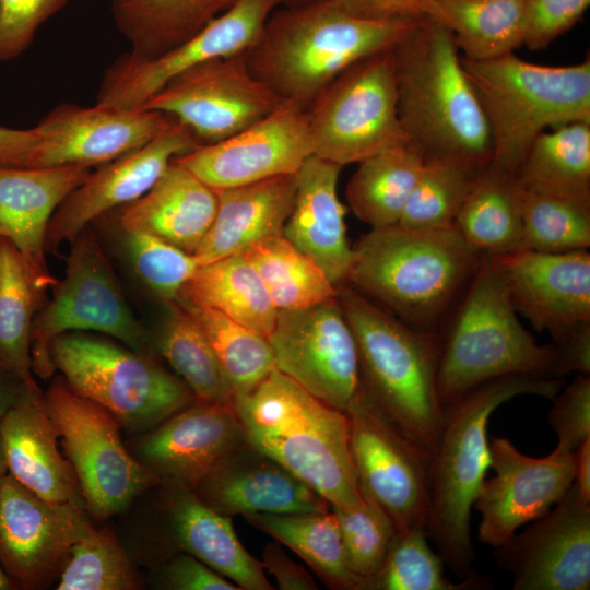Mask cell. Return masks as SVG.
<instances>
[{
    "label": "cell",
    "instance_id": "6f0895ef",
    "mask_svg": "<svg viewBox=\"0 0 590 590\" xmlns=\"http://www.w3.org/2000/svg\"><path fill=\"white\" fill-rule=\"evenodd\" d=\"M556 346L558 349L555 371L557 378H563L574 371L590 374V322L579 326Z\"/></svg>",
    "mask_w": 590,
    "mask_h": 590
},
{
    "label": "cell",
    "instance_id": "30bf717a",
    "mask_svg": "<svg viewBox=\"0 0 590 590\" xmlns=\"http://www.w3.org/2000/svg\"><path fill=\"white\" fill-rule=\"evenodd\" d=\"M51 288V297L37 310L33 322L34 375L44 380L54 376L51 343L70 332L103 334L137 352L153 355L152 337L131 310L90 226L70 241L64 274Z\"/></svg>",
    "mask_w": 590,
    "mask_h": 590
},
{
    "label": "cell",
    "instance_id": "ba28073f",
    "mask_svg": "<svg viewBox=\"0 0 590 590\" xmlns=\"http://www.w3.org/2000/svg\"><path fill=\"white\" fill-rule=\"evenodd\" d=\"M485 113L491 165L518 173L546 127L590 122V60L564 67L524 61L514 52L474 61L461 58Z\"/></svg>",
    "mask_w": 590,
    "mask_h": 590
},
{
    "label": "cell",
    "instance_id": "11a10c76",
    "mask_svg": "<svg viewBox=\"0 0 590 590\" xmlns=\"http://www.w3.org/2000/svg\"><path fill=\"white\" fill-rule=\"evenodd\" d=\"M263 568L275 579L281 590H316L317 583L305 567L292 560L282 547L275 543H268L262 552Z\"/></svg>",
    "mask_w": 590,
    "mask_h": 590
},
{
    "label": "cell",
    "instance_id": "d4e9b609",
    "mask_svg": "<svg viewBox=\"0 0 590 590\" xmlns=\"http://www.w3.org/2000/svg\"><path fill=\"white\" fill-rule=\"evenodd\" d=\"M91 168L0 166V238L17 250L44 304L48 288L57 281L46 260L49 222L61 202L88 177Z\"/></svg>",
    "mask_w": 590,
    "mask_h": 590
},
{
    "label": "cell",
    "instance_id": "ac0fdd59",
    "mask_svg": "<svg viewBox=\"0 0 590 590\" xmlns=\"http://www.w3.org/2000/svg\"><path fill=\"white\" fill-rule=\"evenodd\" d=\"M489 469L473 507L480 512L479 540L494 548L521 526L545 515L574 484V451L556 445L543 458L519 451L505 437L489 440Z\"/></svg>",
    "mask_w": 590,
    "mask_h": 590
},
{
    "label": "cell",
    "instance_id": "4316f807",
    "mask_svg": "<svg viewBox=\"0 0 590 590\" xmlns=\"http://www.w3.org/2000/svg\"><path fill=\"white\" fill-rule=\"evenodd\" d=\"M8 472L39 497L85 508L74 470L58 447V432L40 389L24 387L0 421Z\"/></svg>",
    "mask_w": 590,
    "mask_h": 590
},
{
    "label": "cell",
    "instance_id": "9c48e42d",
    "mask_svg": "<svg viewBox=\"0 0 590 590\" xmlns=\"http://www.w3.org/2000/svg\"><path fill=\"white\" fill-rule=\"evenodd\" d=\"M56 371L82 397L110 412L121 427L144 433L196 400L153 355L103 334L70 332L50 346Z\"/></svg>",
    "mask_w": 590,
    "mask_h": 590
},
{
    "label": "cell",
    "instance_id": "681fc988",
    "mask_svg": "<svg viewBox=\"0 0 590 590\" xmlns=\"http://www.w3.org/2000/svg\"><path fill=\"white\" fill-rule=\"evenodd\" d=\"M71 0H0V61L19 57L37 28Z\"/></svg>",
    "mask_w": 590,
    "mask_h": 590
},
{
    "label": "cell",
    "instance_id": "5b68a950",
    "mask_svg": "<svg viewBox=\"0 0 590 590\" xmlns=\"http://www.w3.org/2000/svg\"><path fill=\"white\" fill-rule=\"evenodd\" d=\"M352 252L346 283L427 333H436L458 303L482 256L455 226L416 229L399 223L373 227Z\"/></svg>",
    "mask_w": 590,
    "mask_h": 590
},
{
    "label": "cell",
    "instance_id": "ee69618b",
    "mask_svg": "<svg viewBox=\"0 0 590 590\" xmlns=\"http://www.w3.org/2000/svg\"><path fill=\"white\" fill-rule=\"evenodd\" d=\"M482 170L453 160L424 161L398 223L416 229L455 226L471 186Z\"/></svg>",
    "mask_w": 590,
    "mask_h": 590
},
{
    "label": "cell",
    "instance_id": "f6af8a7d",
    "mask_svg": "<svg viewBox=\"0 0 590 590\" xmlns=\"http://www.w3.org/2000/svg\"><path fill=\"white\" fill-rule=\"evenodd\" d=\"M140 579L116 536L93 524L73 545L56 582L58 590H135Z\"/></svg>",
    "mask_w": 590,
    "mask_h": 590
},
{
    "label": "cell",
    "instance_id": "74e56055",
    "mask_svg": "<svg viewBox=\"0 0 590 590\" xmlns=\"http://www.w3.org/2000/svg\"><path fill=\"white\" fill-rule=\"evenodd\" d=\"M166 305V316L151 334L154 351L165 358L197 401L234 406L235 397L202 329L178 300Z\"/></svg>",
    "mask_w": 590,
    "mask_h": 590
},
{
    "label": "cell",
    "instance_id": "277c9868",
    "mask_svg": "<svg viewBox=\"0 0 590 590\" xmlns=\"http://www.w3.org/2000/svg\"><path fill=\"white\" fill-rule=\"evenodd\" d=\"M247 442L306 483L330 506L364 505L340 411L273 368L250 392L235 397Z\"/></svg>",
    "mask_w": 590,
    "mask_h": 590
},
{
    "label": "cell",
    "instance_id": "603a6c76",
    "mask_svg": "<svg viewBox=\"0 0 590 590\" xmlns=\"http://www.w3.org/2000/svg\"><path fill=\"white\" fill-rule=\"evenodd\" d=\"M169 120L145 108L63 104L35 126L39 144L34 168L103 165L150 142Z\"/></svg>",
    "mask_w": 590,
    "mask_h": 590
},
{
    "label": "cell",
    "instance_id": "ab89813d",
    "mask_svg": "<svg viewBox=\"0 0 590 590\" xmlns=\"http://www.w3.org/2000/svg\"><path fill=\"white\" fill-rule=\"evenodd\" d=\"M43 305L20 253L0 238V370L35 390L32 328Z\"/></svg>",
    "mask_w": 590,
    "mask_h": 590
},
{
    "label": "cell",
    "instance_id": "cb8c5ba5",
    "mask_svg": "<svg viewBox=\"0 0 590 590\" xmlns=\"http://www.w3.org/2000/svg\"><path fill=\"white\" fill-rule=\"evenodd\" d=\"M245 444L235 406L194 401L141 433L131 452L162 483L192 488L217 462Z\"/></svg>",
    "mask_w": 590,
    "mask_h": 590
},
{
    "label": "cell",
    "instance_id": "484cf974",
    "mask_svg": "<svg viewBox=\"0 0 590 590\" xmlns=\"http://www.w3.org/2000/svg\"><path fill=\"white\" fill-rule=\"evenodd\" d=\"M190 489L204 505L229 518L330 509L311 487L248 442L217 462Z\"/></svg>",
    "mask_w": 590,
    "mask_h": 590
},
{
    "label": "cell",
    "instance_id": "be15d7a7",
    "mask_svg": "<svg viewBox=\"0 0 590 590\" xmlns=\"http://www.w3.org/2000/svg\"><path fill=\"white\" fill-rule=\"evenodd\" d=\"M9 472H8L7 458H5V453H4L2 439H1V436H0V481Z\"/></svg>",
    "mask_w": 590,
    "mask_h": 590
},
{
    "label": "cell",
    "instance_id": "d6986e66",
    "mask_svg": "<svg viewBox=\"0 0 590 590\" xmlns=\"http://www.w3.org/2000/svg\"><path fill=\"white\" fill-rule=\"evenodd\" d=\"M314 155L306 109L283 101L264 118L222 141L175 158L214 190L296 174Z\"/></svg>",
    "mask_w": 590,
    "mask_h": 590
},
{
    "label": "cell",
    "instance_id": "bcb514c9",
    "mask_svg": "<svg viewBox=\"0 0 590 590\" xmlns=\"http://www.w3.org/2000/svg\"><path fill=\"white\" fill-rule=\"evenodd\" d=\"M424 529L394 533L386 559L369 590H465L481 589L483 579L471 575L461 582L445 576V563L427 543Z\"/></svg>",
    "mask_w": 590,
    "mask_h": 590
},
{
    "label": "cell",
    "instance_id": "d6a6232c",
    "mask_svg": "<svg viewBox=\"0 0 590 590\" xmlns=\"http://www.w3.org/2000/svg\"><path fill=\"white\" fill-rule=\"evenodd\" d=\"M235 1L111 0V12L130 43L128 55L150 60L191 38Z\"/></svg>",
    "mask_w": 590,
    "mask_h": 590
},
{
    "label": "cell",
    "instance_id": "ffe728a7",
    "mask_svg": "<svg viewBox=\"0 0 590 590\" xmlns=\"http://www.w3.org/2000/svg\"><path fill=\"white\" fill-rule=\"evenodd\" d=\"M553 509L496 547L514 590L590 588V503L573 484Z\"/></svg>",
    "mask_w": 590,
    "mask_h": 590
},
{
    "label": "cell",
    "instance_id": "7c38bea8",
    "mask_svg": "<svg viewBox=\"0 0 590 590\" xmlns=\"http://www.w3.org/2000/svg\"><path fill=\"white\" fill-rule=\"evenodd\" d=\"M306 113L314 155L342 167L408 144L398 114L392 49L344 70Z\"/></svg>",
    "mask_w": 590,
    "mask_h": 590
},
{
    "label": "cell",
    "instance_id": "e575fe53",
    "mask_svg": "<svg viewBox=\"0 0 590 590\" xmlns=\"http://www.w3.org/2000/svg\"><path fill=\"white\" fill-rule=\"evenodd\" d=\"M246 521L296 553L323 580L338 590H367L366 581L347 566L333 512L244 516Z\"/></svg>",
    "mask_w": 590,
    "mask_h": 590
},
{
    "label": "cell",
    "instance_id": "4fadbf2b",
    "mask_svg": "<svg viewBox=\"0 0 590 590\" xmlns=\"http://www.w3.org/2000/svg\"><path fill=\"white\" fill-rule=\"evenodd\" d=\"M361 492L391 519L396 533L424 529L430 509V456L361 392L345 411Z\"/></svg>",
    "mask_w": 590,
    "mask_h": 590
},
{
    "label": "cell",
    "instance_id": "3957f363",
    "mask_svg": "<svg viewBox=\"0 0 590 590\" xmlns=\"http://www.w3.org/2000/svg\"><path fill=\"white\" fill-rule=\"evenodd\" d=\"M422 19L364 20L331 0L276 8L246 51L247 63L282 101L307 109L344 70L393 49Z\"/></svg>",
    "mask_w": 590,
    "mask_h": 590
},
{
    "label": "cell",
    "instance_id": "7402d4cb",
    "mask_svg": "<svg viewBox=\"0 0 590 590\" xmlns=\"http://www.w3.org/2000/svg\"><path fill=\"white\" fill-rule=\"evenodd\" d=\"M491 257V256H489ZM516 311L555 344L590 322L588 250L541 252L522 249L492 257Z\"/></svg>",
    "mask_w": 590,
    "mask_h": 590
},
{
    "label": "cell",
    "instance_id": "4dcf8cb0",
    "mask_svg": "<svg viewBox=\"0 0 590 590\" xmlns=\"http://www.w3.org/2000/svg\"><path fill=\"white\" fill-rule=\"evenodd\" d=\"M215 191L217 209L213 223L193 252L199 266L283 235L294 203L296 174Z\"/></svg>",
    "mask_w": 590,
    "mask_h": 590
},
{
    "label": "cell",
    "instance_id": "e0dca14e",
    "mask_svg": "<svg viewBox=\"0 0 590 590\" xmlns=\"http://www.w3.org/2000/svg\"><path fill=\"white\" fill-rule=\"evenodd\" d=\"M279 0H236L182 44L150 60L128 54L105 72L96 104L142 108L170 80L203 62L247 51L260 35Z\"/></svg>",
    "mask_w": 590,
    "mask_h": 590
},
{
    "label": "cell",
    "instance_id": "d590c367",
    "mask_svg": "<svg viewBox=\"0 0 590 590\" xmlns=\"http://www.w3.org/2000/svg\"><path fill=\"white\" fill-rule=\"evenodd\" d=\"M429 17L449 30L470 60L500 57L523 45L524 0H434Z\"/></svg>",
    "mask_w": 590,
    "mask_h": 590
},
{
    "label": "cell",
    "instance_id": "1f68e13d",
    "mask_svg": "<svg viewBox=\"0 0 590 590\" xmlns=\"http://www.w3.org/2000/svg\"><path fill=\"white\" fill-rule=\"evenodd\" d=\"M455 227L481 255L522 250L521 187L517 175L488 164L475 177Z\"/></svg>",
    "mask_w": 590,
    "mask_h": 590
},
{
    "label": "cell",
    "instance_id": "c3c4849f",
    "mask_svg": "<svg viewBox=\"0 0 590 590\" xmlns=\"http://www.w3.org/2000/svg\"><path fill=\"white\" fill-rule=\"evenodd\" d=\"M364 505L343 509L330 506L343 545L349 568L366 581L367 590L379 573L396 530L386 511L369 496L362 493Z\"/></svg>",
    "mask_w": 590,
    "mask_h": 590
},
{
    "label": "cell",
    "instance_id": "f5cc1de1",
    "mask_svg": "<svg viewBox=\"0 0 590 590\" xmlns=\"http://www.w3.org/2000/svg\"><path fill=\"white\" fill-rule=\"evenodd\" d=\"M157 581L160 588L170 590H240L200 559L181 552L164 563Z\"/></svg>",
    "mask_w": 590,
    "mask_h": 590
},
{
    "label": "cell",
    "instance_id": "94428289",
    "mask_svg": "<svg viewBox=\"0 0 590 590\" xmlns=\"http://www.w3.org/2000/svg\"><path fill=\"white\" fill-rule=\"evenodd\" d=\"M14 588H16L15 583L0 564V590H11Z\"/></svg>",
    "mask_w": 590,
    "mask_h": 590
},
{
    "label": "cell",
    "instance_id": "f546056e",
    "mask_svg": "<svg viewBox=\"0 0 590 590\" xmlns=\"http://www.w3.org/2000/svg\"><path fill=\"white\" fill-rule=\"evenodd\" d=\"M122 208L119 228L149 233L193 255L213 223L217 193L174 158L148 192Z\"/></svg>",
    "mask_w": 590,
    "mask_h": 590
},
{
    "label": "cell",
    "instance_id": "f907efd6",
    "mask_svg": "<svg viewBox=\"0 0 590 590\" xmlns=\"http://www.w3.org/2000/svg\"><path fill=\"white\" fill-rule=\"evenodd\" d=\"M590 0H524L523 45L545 49L586 13Z\"/></svg>",
    "mask_w": 590,
    "mask_h": 590
},
{
    "label": "cell",
    "instance_id": "8fae6325",
    "mask_svg": "<svg viewBox=\"0 0 590 590\" xmlns=\"http://www.w3.org/2000/svg\"><path fill=\"white\" fill-rule=\"evenodd\" d=\"M45 404L95 520L122 512L161 480L128 450L115 416L75 392L61 375L44 393Z\"/></svg>",
    "mask_w": 590,
    "mask_h": 590
},
{
    "label": "cell",
    "instance_id": "52a82bcc",
    "mask_svg": "<svg viewBox=\"0 0 590 590\" xmlns=\"http://www.w3.org/2000/svg\"><path fill=\"white\" fill-rule=\"evenodd\" d=\"M556 344H539L517 317L492 257L482 255L438 337L436 388L442 408L475 386L506 375L557 378Z\"/></svg>",
    "mask_w": 590,
    "mask_h": 590
},
{
    "label": "cell",
    "instance_id": "b9f144b4",
    "mask_svg": "<svg viewBox=\"0 0 590 590\" xmlns=\"http://www.w3.org/2000/svg\"><path fill=\"white\" fill-rule=\"evenodd\" d=\"M177 300L205 334L234 397L250 392L275 368L267 337L215 309Z\"/></svg>",
    "mask_w": 590,
    "mask_h": 590
},
{
    "label": "cell",
    "instance_id": "f1b7e54d",
    "mask_svg": "<svg viewBox=\"0 0 590 590\" xmlns=\"http://www.w3.org/2000/svg\"><path fill=\"white\" fill-rule=\"evenodd\" d=\"M167 489L164 523L167 541L181 553L203 562L240 590H272L263 565L243 546L232 524L204 505L189 488L162 483Z\"/></svg>",
    "mask_w": 590,
    "mask_h": 590
},
{
    "label": "cell",
    "instance_id": "9a60e30c",
    "mask_svg": "<svg viewBox=\"0 0 590 590\" xmlns=\"http://www.w3.org/2000/svg\"><path fill=\"white\" fill-rule=\"evenodd\" d=\"M268 340L275 368L327 404L345 412L361 392L356 341L338 297L278 310Z\"/></svg>",
    "mask_w": 590,
    "mask_h": 590
},
{
    "label": "cell",
    "instance_id": "680465c9",
    "mask_svg": "<svg viewBox=\"0 0 590 590\" xmlns=\"http://www.w3.org/2000/svg\"><path fill=\"white\" fill-rule=\"evenodd\" d=\"M574 485L580 496L590 503V436L574 451Z\"/></svg>",
    "mask_w": 590,
    "mask_h": 590
},
{
    "label": "cell",
    "instance_id": "91938a15",
    "mask_svg": "<svg viewBox=\"0 0 590 590\" xmlns=\"http://www.w3.org/2000/svg\"><path fill=\"white\" fill-rule=\"evenodd\" d=\"M24 387L19 379L0 370V421L19 399Z\"/></svg>",
    "mask_w": 590,
    "mask_h": 590
},
{
    "label": "cell",
    "instance_id": "7a4b0ae2",
    "mask_svg": "<svg viewBox=\"0 0 590 590\" xmlns=\"http://www.w3.org/2000/svg\"><path fill=\"white\" fill-rule=\"evenodd\" d=\"M563 382V378L506 375L475 386L444 406L440 434L430 458V509L425 532L437 545L445 565L458 577L474 575L470 518L489 469L491 415L521 394L553 400Z\"/></svg>",
    "mask_w": 590,
    "mask_h": 590
},
{
    "label": "cell",
    "instance_id": "7dc6e473",
    "mask_svg": "<svg viewBox=\"0 0 590 590\" xmlns=\"http://www.w3.org/2000/svg\"><path fill=\"white\" fill-rule=\"evenodd\" d=\"M120 232L123 250L141 283L165 304L176 302L200 267L194 256L145 232Z\"/></svg>",
    "mask_w": 590,
    "mask_h": 590
},
{
    "label": "cell",
    "instance_id": "9f6ffc18",
    "mask_svg": "<svg viewBox=\"0 0 590 590\" xmlns=\"http://www.w3.org/2000/svg\"><path fill=\"white\" fill-rule=\"evenodd\" d=\"M38 144L35 127L13 129L0 126V166L34 168Z\"/></svg>",
    "mask_w": 590,
    "mask_h": 590
},
{
    "label": "cell",
    "instance_id": "8d00e7d4",
    "mask_svg": "<svg viewBox=\"0 0 590 590\" xmlns=\"http://www.w3.org/2000/svg\"><path fill=\"white\" fill-rule=\"evenodd\" d=\"M357 164L345 189L354 214L371 227L398 223L422 170V156L403 144Z\"/></svg>",
    "mask_w": 590,
    "mask_h": 590
},
{
    "label": "cell",
    "instance_id": "6125c7cd",
    "mask_svg": "<svg viewBox=\"0 0 590 590\" xmlns=\"http://www.w3.org/2000/svg\"><path fill=\"white\" fill-rule=\"evenodd\" d=\"M279 1H280V5L284 8H296V7H303V5L316 3L322 0H279Z\"/></svg>",
    "mask_w": 590,
    "mask_h": 590
},
{
    "label": "cell",
    "instance_id": "7bdbcfd3",
    "mask_svg": "<svg viewBox=\"0 0 590 590\" xmlns=\"http://www.w3.org/2000/svg\"><path fill=\"white\" fill-rule=\"evenodd\" d=\"M521 213L522 249L541 252L588 250L590 196L521 187Z\"/></svg>",
    "mask_w": 590,
    "mask_h": 590
},
{
    "label": "cell",
    "instance_id": "2e32d148",
    "mask_svg": "<svg viewBox=\"0 0 590 590\" xmlns=\"http://www.w3.org/2000/svg\"><path fill=\"white\" fill-rule=\"evenodd\" d=\"M91 526L83 507L44 499L9 473L0 481V564L19 588L56 583Z\"/></svg>",
    "mask_w": 590,
    "mask_h": 590
},
{
    "label": "cell",
    "instance_id": "83f0119b",
    "mask_svg": "<svg viewBox=\"0 0 590 590\" xmlns=\"http://www.w3.org/2000/svg\"><path fill=\"white\" fill-rule=\"evenodd\" d=\"M342 166L316 155L296 173V191L283 236L310 257L338 287L346 283L352 247L346 239L345 210L338 197Z\"/></svg>",
    "mask_w": 590,
    "mask_h": 590
},
{
    "label": "cell",
    "instance_id": "816d5d0a",
    "mask_svg": "<svg viewBox=\"0 0 590 590\" xmlns=\"http://www.w3.org/2000/svg\"><path fill=\"white\" fill-rule=\"evenodd\" d=\"M547 421L560 445L575 451L590 436V377L579 374L553 399Z\"/></svg>",
    "mask_w": 590,
    "mask_h": 590
},
{
    "label": "cell",
    "instance_id": "5bb4252c",
    "mask_svg": "<svg viewBox=\"0 0 590 590\" xmlns=\"http://www.w3.org/2000/svg\"><path fill=\"white\" fill-rule=\"evenodd\" d=\"M282 102L251 73L245 51L186 70L142 108L165 114L189 128L202 144H209L253 125Z\"/></svg>",
    "mask_w": 590,
    "mask_h": 590
},
{
    "label": "cell",
    "instance_id": "60d3db41",
    "mask_svg": "<svg viewBox=\"0 0 590 590\" xmlns=\"http://www.w3.org/2000/svg\"><path fill=\"white\" fill-rule=\"evenodd\" d=\"M522 188L590 196V122L540 133L518 173Z\"/></svg>",
    "mask_w": 590,
    "mask_h": 590
},
{
    "label": "cell",
    "instance_id": "8992f818",
    "mask_svg": "<svg viewBox=\"0 0 590 590\" xmlns=\"http://www.w3.org/2000/svg\"><path fill=\"white\" fill-rule=\"evenodd\" d=\"M338 299L356 341L365 393L432 458L444 414L436 388L437 334L410 327L347 283L338 286Z\"/></svg>",
    "mask_w": 590,
    "mask_h": 590
},
{
    "label": "cell",
    "instance_id": "836d02e7",
    "mask_svg": "<svg viewBox=\"0 0 590 590\" xmlns=\"http://www.w3.org/2000/svg\"><path fill=\"white\" fill-rule=\"evenodd\" d=\"M269 337L278 309L253 267L235 253L200 266L180 296Z\"/></svg>",
    "mask_w": 590,
    "mask_h": 590
},
{
    "label": "cell",
    "instance_id": "6da1fadb",
    "mask_svg": "<svg viewBox=\"0 0 590 590\" xmlns=\"http://www.w3.org/2000/svg\"><path fill=\"white\" fill-rule=\"evenodd\" d=\"M399 119L424 161L444 158L484 169L489 126L449 30L429 16L392 49Z\"/></svg>",
    "mask_w": 590,
    "mask_h": 590
},
{
    "label": "cell",
    "instance_id": "f35d334b",
    "mask_svg": "<svg viewBox=\"0 0 590 590\" xmlns=\"http://www.w3.org/2000/svg\"><path fill=\"white\" fill-rule=\"evenodd\" d=\"M240 255L253 267L278 310L308 308L338 297L326 272L283 235L268 237Z\"/></svg>",
    "mask_w": 590,
    "mask_h": 590
},
{
    "label": "cell",
    "instance_id": "44dd1931",
    "mask_svg": "<svg viewBox=\"0 0 590 590\" xmlns=\"http://www.w3.org/2000/svg\"><path fill=\"white\" fill-rule=\"evenodd\" d=\"M202 144L192 131L170 118L166 127L143 146L91 172L57 208L47 231L46 249L72 241L92 222L125 206L148 192L174 158Z\"/></svg>",
    "mask_w": 590,
    "mask_h": 590
},
{
    "label": "cell",
    "instance_id": "db71d44e",
    "mask_svg": "<svg viewBox=\"0 0 590 590\" xmlns=\"http://www.w3.org/2000/svg\"><path fill=\"white\" fill-rule=\"evenodd\" d=\"M342 12L371 21L429 16L434 0H331Z\"/></svg>",
    "mask_w": 590,
    "mask_h": 590
}]
</instances>
